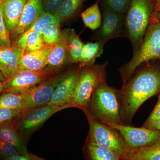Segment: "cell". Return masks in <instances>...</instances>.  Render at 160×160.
I'll list each match as a JSON object with an SVG mask.
<instances>
[{
  "mask_svg": "<svg viewBox=\"0 0 160 160\" xmlns=\"http://www.w3.org/2000/svg\"><path fill=\"white\" fill-rule=\"evenodd\" d=\"M119 93L121 121L123 125L131 126L135 114L143 103L160 94V66L148 65L137 68L123 84Z\"/></svg>",
  "mask_w": 160,
  "mask_h": 160,
  "instance_id": "1",
  "label": "cell"
},
{
  "mask_svg": "<svg viewBox=\"0 0 160 160\" xmlns=\"http://www.w3.org/2000/svg\"><path fill=\"white\" fill-rule=\"evenodd\" d=\"M86 108L100 122L123 125L120 117L119 90L108 86L106 82L95 89Z\"/></svg>",
  "mask_w": 160,
  "mask_h": 160,
  "instance_id": "2",
  "label": "cell"
},
{
  "mask_svg": "<svg viewBox=\"0 0 160 160\" xmlns=\"http://www.w3.org/2000/svg\"><path fill=\"white\" fill-rule=\"evenodd\" d=\"M160 59V19L152 20L138 49L131 60L120 67V75L125 84L135 69L143 63Z\"/></svg>",
  "mask_w": 160,
  "mask_h": 160,
  "instance_id": "3",
  "label": "cell"
},
{
  "mask_svg": "<svg viewBox=\"0 0 160 160\" xmlns=\"http://www.w3.org/2000/svg\"><path fill=\"white\" fill-rule=\"evenodd\" d=\"M153 12L150 0H131L125 13V25L127 38L131 42L133 53L142 41Z\"/></svg>",
  "mask_w": 160,
  "mask_h": 160,
  "instance_id": "4",
  "label": "cell"
},
{
  "mask_svg": "<svg viewBox=\"0 0 160 160\" xmlns=\"http://www.w3.org/2000/svg\"><path fill=\"white\" fill-rule=\"evenodd\" d=\"M108 62L92 64L82 67L79 77L70 104L73 107L83 109L90 102L95 89L101 83L106 82Z\"/></svg>",
  "mask_w": 160,
  "mask_h": 160,
  "instance_id": "5",
  "label": "cell"
},
{
  "mask_svg": "<svg viewBox=\"0 0 160 160\" xmlns=\"http://www.w3.org/2000/svg\"><path fill=\"white\" fill-rule=\"evenodd\" d=\"M82 109L89 122V141L109 149L122 159L127 154L129 148L120 132L111 126L96 120L86 108Z\"/></svg>",
  "mask_w": 160,
  "mask_h": 160,
  "instance_id": "6",
  "label": "cell"
},
{
  "mask_svg": "<svg viewBox=\"0 0 160 160\" xmlns=\"http://www.w3.org/2000/svg\"><path fill=\"white\" fill-rule=\"evenodd\" d=\"M65 73L66 72L54 76L38 86H35L20 93L22 97L21 117L32 109L49 102L55 89L64 78Z\"/></svg>",
  "mask_w": 160,
  "mask_h": 160,
  "instance_id": "7",
  "label": "cell"
},
{
  "mask_svg": "<svg viewBox=\"0 0 160 160\" xmlns=\"http://www.w3.org/2000/svg\"><path fill=\"white\" fill-rule=\"evenodd\" d=\"M57 70L46 67L40 70H18L9 79L4 82L2 93H20L55 76Z\"/></svg>",
  "mask_w": 160,
  "mask_h": 160,
  "instance_id": "8",
  "label": "cell"
},
{
  "mask_svg": "<svg viewBox=\"0 0 160 160\" xmlns=\"http://www.w3.org/2000/svg\"><path fill=\"white\" fill-rule=\"evenodd\" d=\"M117 130L122 136L129 149L149 146L160 141V130L130 126L106 123Z\"/></svg>",
  "mask_w": 160,
  "mask_h": 160,
  "instance_id": "9",
  "label": "cell"
},
{
  "mask_svg": "<svg viewBox=\"0 0 160 160\" xmlns=\"http://www.w3.org/2000/svg\"><path fill=\"white\" fill-rule=\"evenodd\" d=\"M96 30V40L103 45L115 38H127L125 13L103 12L102 24Z\"/></svg>",
  "mask_w": 160,
  "mask_h": 160,
  "instance_id": "10",
  "label": "cell"
},
{
  "mask_svg": "<svg viewBox=\"0 0 160 160\" xmlns=\"http://www.w3.org/2000/svg\"><path fill=\"white\" fill-rule=\"evenodd\" d=\"M82 67L66 72L64 78L55 89L51 99L47 104L64 106L71 104L77 85Z\"/></svg>",
  "mask_w": 160,
  "mask_h": 160,
  "instance_id": "11",
  "label": "cell"
},
{
  "mask_svg": "<svg viewBox=\"0 0 160 160\" xmlns=\"http://www.w3.org/2000/svg\"><path fill=\"white\" fill-rule=\"evenodd\" d=\"M73 107L71 104L58 106L46 104L32 109L22 117L21 126L24 130L32 131L38 128L54 113L63 109Z\"/></svg>",
  "mask_w": 160,
  "mask_h": 160,
  "instance_id": "12",
  "label": "cell"
},
{
  "mask_svg": "<svg viewBox=\"0 0 160 160\" xmlns=\"http://www.w3.org/2000/svg\"><path fill=\"white\" fill-rule=\"evenodd\" d=\"M23 52L22 49L15 46H0V71L6 80L17 72Z\"/></svg>",
  "mask_w": 160,
  "mask_h": 160,
  "instance_id": "13",
  "label": "cell"
},
{
  "mask_svg": "<svg viewBox=\"0 0 160 160\" xmlns=\"http://www.w3.org/2000/svg\"><path fill=\"white\" fill-rule=\"evenodd\" d=\"M44 12L42 0H28L18 25L12 35L17 37L23 34L34 24Z\"/></svg>",
  "mask_w": 160,
  "mask_h": 160,
  "instance_id": "14",
  "label": "cell"
},
{
  "mask_svg": "<svg viewBox=\"0 0 160 160\" xmlns=\"http://www.w3.org/2000/svg\"><path fill=\"white\" fill-rule=\"evenodd\" d=\"M53 45H45L41 49L30 52H22L19 62L18 70H37L46 68L49 52Z\"/></svg>",
  "mask_w": 160,
  "mask_h": 160,
  "instance_id": "15",
  "label": "cell"
},
{
  "mask_svg": "<svg viewBox=\"0 0 160 160\" xmlns=\"http://www.w3.org/2000/svg\"><path fill=\"white\" fill-rule=\"evenodd\" d=\"M28 0H4L3 12L6 28L13 34Z\"/></svg>",
  "mask_w": 160,
  "mask_h": 160,
  "instance_id": "16",
  "label": "cell"
},
{
  "mask_svg": "<svg viewBox=\"0 0 160 160\" xmlns=\"http://www.w3.org/2000/svg\"><path fill=\"white\" fill-rule=\"evenodd\" d=\"M68 59L67 44L65 37L62 35L59 42L52 46L47 59V66L52 69L57 70L64 66Z\"/></svg>",
  "mask_w": 160,
  "mask_h": 160,
  "instance_id": "17",
  "label": "cell"
},
{
  "mask_svg": "<svg viewBox=\"0 0 160 160\" xmlns=\"http://www.w3.org/2000/svg\"><path fill=\"white\" fill-rule=\"evenodd\" d=\"M62 32L66 39L69 62H78L84 43L74 29H66Z\"/></svg>",
  "mask_w": 160,
  "mask_h": 160,
  "instance_id": "18",
  "label": "cell"
},
{
  "mask_svg": "<svg viewBox=\"0 0 160 160\" xmlns=\"http://www.w3.org/2000/svg\"><path fill=\"white\" fill-rule=\"evenodd\" d=\"M121 160H160V141L150 146L129 149Z\"/></svg>",
  "mask_w": 160,
  "mask_h": 160,
  "instance_id": "19",
  "label": "cell"
},
{
  "mask_svg": "<svg viewBox=\"0 0 160 160\" xmlns=\"http://www.w3.org/2000/svg\"><path fill=\"white\" fill-rule=\"evenodd\" d=\"M46 44L41 32H26L18 38L15 46L22 49L23 52H30L41 49Z\"/></svg>",
  "mask_w": 160,
  "mask_h": 160,
  "instance_id": "20",
  "label": "cell"
},
{
  "mask_svg": "<svg viewBox=\"0 0 160 160\" xmlns=\"http://www.w3.org/2000/svg\"><path fill=\"white\" fill-rule=\"evenodd\" d=\"M0 139L15 146L20 153L27 152L18 133L16 123L12 120L0 126Z\"/></svg>",
  "mask_w": 160,
  "mask_h": 160,
  "instance_id": "21",
  "label": "cell"
},
{
  "mask_svg": "<svg viewBox=\"0 0 160 160\" xmlns=\"http://www.w3.org/2000/svg\"><path fill=\"white\" fill-rule=\"evenodd\" d=\"M104 45L97 41L88 42L83 45L78 62L81 67L94 64L98 58L103 53Z\"/></svg>",
  "mask_w": 160,
  "mask_h": 160,
  "instance_id": "22",
  "label": "cell"
},
{
  "mask_svg": "<svg viewBox=\"0 0 160 160\" xmlns=\"http://www.w3.org/2000/svg\"><path fill=\"white\" fill-rule=\"evenodd\" d=\"M85 26L91 30L98 29L102 22V17L98 2L87 8L81 14Z\"/></svg>",
  "mask_w": 160,
  "mask_h": 160,
  "instance_id": "23",
  "label": "cell"
},
{
  "mask_svg": "<svg viewBox=\"0 0 160 160\" xmlns=\"http://www.w3.org/2000/svg\"><path fill=\"white\" fill-rule=\"evenodd\" d=\"M88 153L91 159L93 160H118L120 158L109 149L88 141Z\"/></svg>",
  "mask_w": 160,
  "mask_h": 160,
  "instance_id": "24",
  "label": "cell"
},
{
  "mask_svg": "<svg viewBox=\"0 0 160 160\" xmlns=\"http://www.w3.org/2000/svg\"><path fill=\"white\" fill-rule=\"evenodd\" d=\"M85 0H64L55 15L61 22L74 16Z\"/></svg>",
  "mask_w": 160,
  "mask_h": 160,
  "instance_id": "25",
  "label": "cell"
},
{
  "mask_svg": "<svg viewBox=\"0 0 160 160\" xmlns=\"http://www.w3.org/2000/svg\"><path fill=\"white\" fill-rule=\"evenodd\" d=\"M0 95V109H20L22 105V97L21 93L7 92Z\"/></svg>",
  "mask_w": 160,
  "mask_h": 160,
  "instance_id": "26",
  "label": "cell"
},
{
  "mask_svg": "<svg viewBox=\"0 0 160 160\" xmlns=\"http://www.w3.org/2000/svg\"><path fill=\"white\" fill-rule=\"evenodd\" d=\"M59 19L55 15L44 12L33 25L26 32L35 31L41 32L43 29L52 24H60Z\"/></svg>",
  "mask_w": 160,
  "mask_h": 160,
  "instance_id": "27",
  "label": "cell"
},
{
  "mask_svg": "<svg viewBox=\"0 0 160 160\" xmlns=\"http://www.w3.org/2000/svg\"><path fill=\"white\" fill-rule=\"evenodd\" d=\"M60 24H52L46 27L41 32L46 45H54L59 42L62 35L60 28Z\"/></svg>",
  "mask_w": 160,
  "mask_h": 160,
  "instance_id": "28",
  "label": "cell"
},
{
  "mask_svg": "<svg viewBox=\"0 0 160 160\" xmlns=\"http://www.w3.org/2000/svg\"><path fill=\"white\" fill-rule=\"evenodd\" d=\"M131 0H103V12L126 13Z\"/></svg>",
  "mask_w": 160,
  "mask_h": 160,
  "instance_id": "29",
  "label": "cell"
},
{
  "mask_svg": "<svg viewBox=\"0 0 160 160\" xmlns=\"http://www.w3.org/2000/svg\"><path fill=\"white\" fill-rule=\"evenodd\" d=\"M4 0H0V46H11L10 32L4 21L3 8Z\"/></svg>",
  "mask_w": 160,
  "mask_h": 160,
  "instance_id": "30",
  "label": "cell"
},
{
  "mask_svg": "<svg viewBox=\"0 0 160 160\" xmlns=\"http://www.w3.org/2000/svg\"><path fill=\"white\" fill-rule=\"evenodd\" d=\"M20 153L15 146L0 139V155L4 157V158Z\"/></svg>",
  "mask_w": 160,
  "mask_h": 160,
  "instance_id": "31",
  "label": "cell"
},
{
  "mask_svg": "<svg viewBox=\"0 0 160 160\" xmlns=\"http://www.w3.org/2000/svg\"><path fill=\"white\" fill-rule=\"evenodd\" d=\"M21 116V109H0V126L4 123L14 119L15 118Z\"/></svg>",
  "mask_w": 160,
  "mask_h": 160,
  "instance_id": "32",
  "label": "cell"
},
{
  "mask_svg": "<svg viewBox=\"0 0 160 160\" xmlns=\"http://www.w3.org/2000/svg\"><path fill=\"white\" fill-rule=\"evenodd\" d=\"M64 0H42L45 12L55 15L60 9Z\"/></svg>",
  "mask_w": 160,
  "mask_h": 160,
  "instance_id": "33",
  "label": "cell"
},
{
  "mask_svg": "<svg viewBox=\"0 0 160 160\" xmlns=\"http://www.w3.org/2000/svg\"><path fill=\"white\" fill-rule=\"evenodd\" d=\"M160 119V94L154 109L142 127L148 128L152 123Z\"/></svg>",
  "mask_w": 160,
  "mask_h": 160,
  "instance_id": "34",
  "label": "cell"
},
{
  "mask_svg": "<svg viewBox=\"0 0 160 160\" xmlns=\"http://www.w3.org/2000/svg\"><path fill=\"white\" fill-rule=\"evenodd\" d=\"M6 160H43L42 158L38 157L34 155L26 152L24 153H20L5 158Z\"/></svg>",
  "mask_w": 160,
  "mask_h": 160,
  "instance_id": "35",
  "label": "cell"
},
{
  "mask_svg": "<svg viewBox=\"0 0 160 160\" xmlns=\"http://www.w3.org/2000/svg\"><path fill=\"white\" fill-rule=\"evenodd\" d=\"M153 9L152 19H155L156 16L160 12V0H150Z\"/></svg>",
  "mask_w": 160,
  "mask_h": 160,
  "instance_id": "36",
  "label": "cell"
},
{
  "mask_svg": "<svg viewBox=\"0 0 160 160\" xmlns=\"http://www.w3.org/2000/svg\"><path fill=\"white\" fill-rule=\"evenodd\" d=\"M148 128V129L160 130V119L158 120L156 122L152 123Z\"/></svg>",
  "mask_w": 160,
  "mask_h": 160,
  "instance_id": "37",
  "label": "cell"
},
{
  "mask_svg": "<svg viewBox=\"0 0 160 160\" xmlns=\"http://www.w3.org/2000/svg\"><path fill=\"white\" fill-rule=\"evenodd\" d=\"M6 81V78L4 76V75L2 73V72L0 71V81L1 82H5Z\"/></svg>",
  "mask_w": 160,
  "mask_h": 160,
  "instance_id": "38",
  "label": "cell"
},
{
  "mask_svg": "<svg viewBox=\"0 0 160 160\" xmlns=\"http://www.w3.org/2000/svg\"><path fill=\"white\" fill-rule=\"evenodd\" d=\"M4 82L0 81V94H2V92L4 90Z\"/></svg>",
  "mask_w": 160,
  "mask_h": 160,
  "instance_id": "39",
  "label": "cell"
},
{
  "mask_svg": "<svg viewBox=\"0 0 160 160\" xmlns=\"http://www.w3.org/2000/svg\"><path fill=\"white\" fill-rule=\"evenodd\" d=\"M157 19H160V13H159L156 16L155 20Z\"/></svg>",
  "mask_w": 160,
  "mask_h": 160,
  "instance_id": "40",
  "label": "cell"
}]
</instances>
